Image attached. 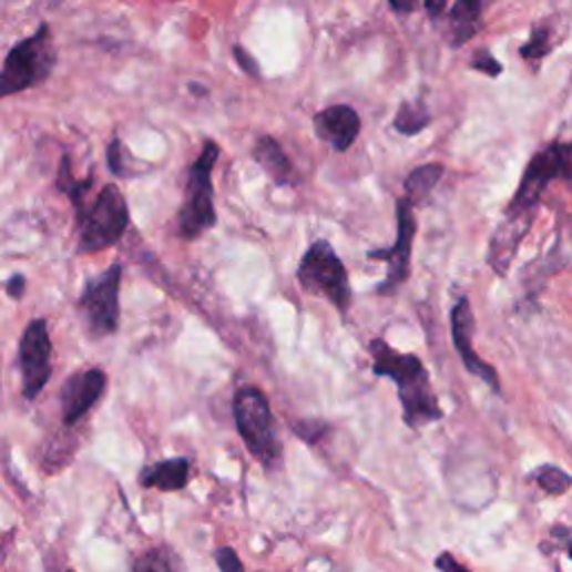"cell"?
Here are the masks:
<instances>
[{
    "label": "cell",
    "instance_id": "cell-20",
    "mask_svg": "<svg viewBox=\"0 0 572 572\" xmlns=\"http://www.w3.org/2000/svg\"><path fill=\"white\" fill-rule=\"evenodd\" d=\"M550 52V30L543 28H534L530 41L521 48V57L523 59H543Z\"/></svg>",
    "mask_w": 572,
    "mask_h": 572
},
{
    "label": "cell",
    "instance_id": "cell-7",
    "mask_svg": "<svg viewBox=\"0 0 572 572\" xmlns=\"http://www.w3.org/2000/svg\"><path fill=\"white\" fill-rule=\"evenodd\" d=\"M121 277L123 266L116 262L83 284V292L76 300V311L88 338L103 340L119 331Z\"/></svg>",
    "mask_w": 572,
    "mask_h": 572
},
{
    "label": "cell",
    "instance_id": "cell-19",
    "mask_svg": "<svg viewBox=\"0 0 572 572\" xmlns=\"http://www.w3.org/2000/svg\"><path fill=\"white\" fill-rule=\"evenodd\" d=\"M534 481H537V486H539L543 492L554 494V497L565 494V492L572 488V477H570L565 470L556 468V466H541V468L534 472Z\"/></svg>",
    "mask_w": 572,
    "mask_h": 572
},
{
    "label": "cell",
    "instance_id": "cell-26",
    "mask_svg": "<svg viewBox=\"0 0 572 572\" xmlns=\"http://www.w3.org/2000/svg\"><path fill=\"white\" fill-rule=\"evenodd\" d=\"M235 59H237V63L244 68V72L246 74H251V76H257L259 74V68H257V63L253 61V57L244 50V48H235Z\"/></svg>",
    "mask_w": 572,
    "mask_h": 572
},
{
    "label": "cell",
    "instance_id": "cell-3",
    "mask_svg": "<svg viewBox=\"0 0 572 572\" xmlns=\"http://www.w3.org/2000/svg\"><path fill=\"white\" fill-rule=\"evenodd\" d=\"M57 65V45L48 23L39 25V30L19 41L6 57L0 68V99L21 94L30 88L45 83Z\"/></svg>",
    "mask_w": 572,
    "mask_h": 572
},
{
    "label": "cell",
    "instance_id": "cell-30",
    "mask_svg": "<svg viewBox=\"0 0 572 572\" xmlns=\"http://www.w3.org/2000/svg\"><path fill=\"white\" fill-rule=\"evenodd\" d=\"M65 572H74V570H65Z\"/></svg>",
    "mask_w": 572,
    "mask_h": 572
},
{
    "label": "cell",
    "instance_id": "cell-12",
    "mask_svg": "<svg viewBox=\"0 0 572 572\" xmlns=\"http://www.w3.org/2000/svg\"><path fill=\"white\" fill-rule=\"evenodd\" d=\"M314 125L318 136L338 153L349 151L360 134V116L351 105L325 108L314 116Z\"/></svg>",
    "mask_w": 572,
    "mask_h": 572
},
{
    "label": "cell",
    "instance_id": "cell-17",
    "mask_svg": "<svg viewBox=\"0 0 572 572\" xmlns=\"http://www.w3.org/2000/svg\"><path fill=\"white\" fill-rule=\"evenodd\" d=\"M446 168L441 164H425L420 168H416L407 182H405V200L411 204V206H418L422 204L429 195H432V191L437 188V184L441 182Z\"/></svg>",
    "mask_w": 572,
    "mask_h": 572
},
{
    "label": "cell",
    "instance_id": "cell-28",
    "mask_svg": "<svg viewBox=\"0 0 572 572\" xmlns=\"http://www.w3.org/2000/svg\"><path fill=\"white\" fill-rule=\"evenodd\" d=\"M448 8V0H425V10L432 19H441Z\"/></svg>",
    "mask_w": 572,
    "mask_h": 572
},
{
    "label": "cell",
    "instance_id": "cell-16",
    "mask_svg": "<svg viewBox=\"0 0 572 572\" xmlns=\"http://www.w3.org/2000/svg\"><path fill=\"white\" fill-rule=\"evenodd\" d=\"M132 572H184V565L180 554L171 545L157 543L146 548L134 559Z\"/></svg>",
    "mask_w": 572,
    "mask_h": 572
},
{
    "label": "cell",
    "instance_id": "cell-11",
    "mask_svg": "<svg viewBox=\"0 0 572 572\" xmlns=\"http://www.w3.org/2000/svg\"><path fill=\"white\" fill-rule=\"evenodd\" d=\"M452 343H454V349L459 351L466 369L470 374H474L477 378H481L492 391L501 394V380H499V374L497 369L486 362L477 351H474V327H477V320H474V314H472V307H470V300L468 298H459L452 307Z\"/></svg>",
    "mask_w": 572,
    "mask_h": 572
},
{
    "label": "cell",
    "instance_id": "cell-18",
    "mask_svg": "<svg viewBox=\"0 0 572 572\" xmlns=\"http://www.w3.org/2000/svg\"><path fill=\"white\" fill-rule=\"evenodd\" d=\"M429 121H432V116H429L427 108L416 101V103H402L396 119H394V125L400 134H418L420 130H425L429 125Z\"/></svg>",
    "mask_w": 572,
    "mask_h": 572
},
{
    "label": "cell",
    "instance_id": "cell-24",
    "mask_svg": "<svg viewBox=\"0 0 572 572\" xmlns=\"http://www.w3.org/2000/svg\"><path fill=\"white\" fill-rule=\"evenodd\" d=\"M6 289H8V296H10L12 300H21V298L25 296V289H28L25 275H23V273H14V275L8 279Z\"/></svg>",
    "mask_w": 572,
    "mask_h": 572
},
{
    "label": "cell",
    "instance_id": "cell-29",
    "mask_svg": "<svg viewBox=\"0 0 572 572\" xmlns=\"http://www.w3.org/2000/svg\"><path fill=\"white\" fill-rule=\"evenodd\" d=\"M568 556H570V559H572V545H570V550H568Z\"/></svg>",
    "mask_w": 572,
    "mask_h": 572
},
{
    "label": "cell",
    "instance_id": "cell-6",
    "mask_svg": "<svg viewBox=\"0 0 572 572\" xmlns=\"http://www.w3.org/2000/svg\"><path fill=\"white\" fill-rule=\"evenodd\" d=\"M298 282L307 294L325 298L343 318H347L351 307L349 273L327 239H318L309 246L298 266Z\"/></svg>",
    "mask_w": 572,
    "mask_h": 572
},
{
    "label": "cell",
    "instance_id": "cell-4",
    "mask_svg": "<svg viewBox=\"0 0 572 572\" xmlns=\"http://www.w3.org/2000/svg\"><path fill=\"white\" fill-rule=\"evenodd\" d=\"M219 160V146L215 141H206L200 157L188 171V184L184 193V204L177 215V233L182 239L193 242L208 233L217 224L215 193H213V168Z\"/></svg>",
    "mask_w": 572,
    "mask_h": 572
},
{
    "label": "cell",
    "instance_id": "cell-21",
    "mask_svg": "<svg viewBox=\"0 0 572 572\" xmlns=\"http://www.w3.org/2000/svg\"><path fill=\"white\" fill-rule=\"evenodd\" d=\"M329 429L327 422L323 420H300V422H294V432L303 439V441H318L325 432Z\"/></svg>",
    "mask_w": 572,
    "mask_h": 572
},
{
    "label": "cell",
    "instance_id": "cell-8",
    "mask_svg": "<svg viewBox=\"0 0 572 572\" xmlns=\"http://www.w3.org/2000/svg\"><path fill=\"white\" fill-rule=\"evenodd\" d=\"M52 354L54 345L50 338L48 320L34 318L25 327L19 343V371L25 400H37L52 380Z\"/></svg>",
    "mask_w": 572,
    "mask_h": 572
},
{
    "label": "cell",
    "instance_id": "cell-9",
    "mask_svg": "<svg viewBox=\"0 0 572 572\" xmlns=\"http://www.w3.org/2000/svg\"><path fill=\"white\" fill-rule=\"evenodd\" d=\"M396 242L389 248L371 251L369 259H382L387 264V279L380 284V294H391L398 286H402L409 277V262H411V244L416 237V217L413 206L402 197L396 204Z\"/></svg>",
    "mask_w": 572,
    "mask_h": 572
},
{
    "label": "cell",
    "instance_id": "cell-14",
    "mask_svg": "<svg viewBox=\"0 0 572 572\" xmlns=\"http://www.w3.org/2000/svg\"><path fill=\"white\" fill-rule=\"evenodd\" d=\"M490 0H457L448 19V41L452 48H463L483 23Z\"/></svg>",
    "mask_w": 572,
    "mask_h": 572
},
{
    "label": "cell",
    "instance_id": "cell-10",
    "mask_svg": "<svg viewBox=\"0 0 572 572\" xmlns=\"http://www.w3.org/2000/svg\"><path fill=\"white\" fill-rule=\"evenodd\" d=\"M108 374L99 367L74 371L61 385V418L65 427H74L105 394Z\"/></svg>",
    "mask_w": 572,
    "mask_h": 572
},
{
    "label": "cell",
    "instance_id": "cell-22",
    "mask_svg": "<svg viewBox=\"0 0 572 572\" xmlns=\"http://www.w3.org/2000/svg\"><path fill=\"white\" fill-rule=\"evenodd\" d=\"M215 561H217L219 572H244V563H242L239 554L228 545H222L215 550Z\"/></svg>",
    "mask_w": 572,
    "mask_h": 572
},
{
    "label": "cell",
    "instance_id": "cell-27",
    "mask_svg": "<svg viewBox=\"0 0 572 572\" xmlns=\"http://www.w3.org/2000/svg\"><path fill=\"white\" fill-rule=\"evenodd\" d=\"M396 14H411L418 8V0H387Z\"/></svg>",
    "mask_w": 572,
    "mask_h": 572
},
{
    "label": "cell",
    "instance_id": "cell-1",
    "mask_svg": "<svg viewBox=\"0 0 572 572\" xmlns=\"http://www.w3.org/2000/svg\"><path fill=\"white\" fill-rule=\"evenodd\" d=\"M369 354L374 360L371 371L378 378H389L396 382L402 420L407 427L420 429L443 418L439 396L435 394L432 380H429V374L418 356L400 354L382 338H374L369 343Z\"/></svg>",
    "mask_w": 572,
    "mask_h": 572
},
{
    "label": "cell",
    "instance_id": "cell-15",
    "mask_svg": "<svg viewBox=\"0 0 572 572\" xmlns=\"http://www.w3.org/2000/svg\"><path fill=\"white\" fill-rule=\"evenodd\" d=\"M253 157L255 162L262 166V171L277 184V186H286L292 184L296 177V171L289 162V157L284 155L279 143L273 136H259L255 141L253 149Z\"/></svg>",
    "mask_w": 572,
    "mask_h": 572
},
{
    "label": "cell",
    "instance_id": "cell-13",
    "mask_svg": "<svg viewBox=\"0 0 572 572\" xmlns=\"http://www.w3.org/2000/svg\"><path fill=\"white\" fill-rule=\"evenodd\" d=\"M188 479H191V461L184 457H175V459H166L143 468L136 481L143 490L180 492L188 486Z\"/></svg>",
    "mask_w": 572,
    "mask_h": 572
},
{
    "label": "cell",
    "instance_id": "cell-23",
    "mask_svg": "<svg viewBox=\"0 0 572 572\" xmlns=\"http://www.w3.org/2000/svg\"><path fill=\"white\" fill-rule=\"evenodd\" d=\"M472 68L474 70H479V72H483V74H488V76H499L501 72H503V68H501V63L488 52V50H479L477 54H474V59H472Z\"/></svg>",
    "mask_w": 572,
    "mask_h": 572
},
{
    "label": "cell",
    "instance_id": "cell-2",
    "mask_svg": "<svg viewBox=\"0 0 572 572\" xmlns=\"http://www.w3.org/2000/svg\"><path fill=\"white\" fill-rule=\"evenodd\" d=\"M233 418L251 457L264 470H275L282 461V443L275 432L266 394L253 385L239 387L233 398Z\"/></svg>",
    "mask_w": 572,
    "mask_h": 572
},
{
    "label": "cell",
    "instance_id": "cell-25",
    "mask_svg": "<svg viewBox=\"0 0 572 572\" xmlns=\"http://www.w3.org/2000/svg\"><path fill=\"white\" fill-rule=\"evenodd\" d=\"M437 568H439L441 572H472V570H468L463 563H459L450 552H441V554L437 556Z\"/></svg>",
    "mask_w": 572,
    "mask_h": 572
},
{
    "label": "cell",
    "instance_id": "cell-5",
    "mask_svg": "<svg viewBox=\"0 0 572 572\" xmlns=\"http://www.w3.org/2000/svg\"><path fill=\"white\" fill-rule=\"evenodd\" d=\"M76 224L79 253H101L116 246L130 226V208L119 186H103L76 217Z\"/></svg>",
    "mask_w": 572,
    "mask_h": 572
}]
</instances>
